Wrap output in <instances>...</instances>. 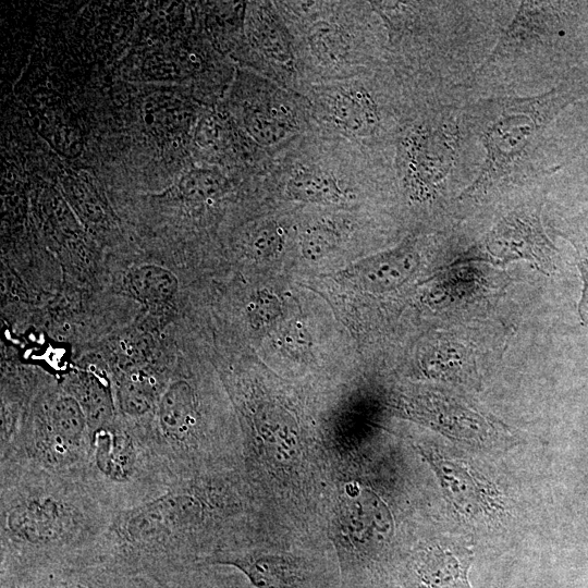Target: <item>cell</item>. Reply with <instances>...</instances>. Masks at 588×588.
Segmentation results:
<instances>
[{"label":"cell","mask_w":588,"mask_h":588,"mask_svg":"<svg viewBox=\"0 0 588 588\" xmlns=\"http://www.w3.org/2000/svg\"><path fill=\"white\" fill-rule=\"evenodd\" d=\"M113 515L82 475L0 464L4 572L85 564Z\"/></svg>","instance_id":"obj_1"},{"label":"cell","mask_w":588,"mask_h":588,"mask_svg":"<svg viewBox=\"0 0 588 588\" xmlns=\"http://www.w3.org/2000/svg\"><path fill=\"white\" fill-rule=\"evenodd\" d=\"M201 477L115 513L90 558L123 569H170L198 549L226 515L224 492Z\"/></svg>","instance_id":"obj_2"},{"label":"cell","mask_w":588,"mask_h":588,"mask_svg":"<svg viewBox=\"0 0 588 588\" xmlns=\"http://www.w3.org/2000/svg\"><path fill=\"white\" fill-rule=\"evenodd\" d=\"M569 101L568 91L555 87L537 96L495 97L471 105L466 119L486 157L480 173L462 198L483 195L509 177Z\"/></svg>","instance_id":"obj_3"},{"label":"cell","mask_w":588,"mask_h":588,"mask_svg":"<svg viewBox=\"0 0 588 588\" xmlns=\"http://www.w3.org/2000/svg\"><path fill=\"white\" fill-rule=\"evenodd\" d=\"M82 477L113 514L149 501L176 482L143 428L119 416L91 433Z\"/></svg>","instance_id":"obj_4"},{"label":"cell","mask_w":588,"mask_h":588,"mask_svg":"<svg viewBox=\"0 0 588 588\" xmlns=\"http://www.w3.org/2000/svg\"><path fill=\"white\" fill-rule=\"evenodd\" d=\"M90 441L79 402L63 387L53 388L38 395L26 412L13 445L0 456V463L82 475Z\"/></svg>","instance_id":"obj_5"},{"label":"cell","mask_w":588,"mask_h":588,"mask_svg":"<svg viewBox=\"0 0 588 588\" xmlns=\"http://www.w3.org/2000/svg\"><path fill=\"white\" fill-rule=\"evenodd\" d=\"M457 138L452 122L422 123L405 134L399 145V169L412 199L434 197L452 168Z\"/></svg>","instance_id":"obj_6"},{"label":"cell","mask_w":588,"mask_h":588,"mask_svg":"<svg viewBox=\"0 0 588 588\" xmlns=\"http://www.w3.org/2000/svg\"><path fill=\"white\" fill-rule=\"evenodd\" d=\"M413 414L443 436L468 446L504 449L514 441L502 424L453 395L420 396L414 403Z\"/></svg>","instance_id":"obj_7"},{"label":"cell","mask_w":588,"mask_h":588,"mask_svg":"<svg viewBox=\"0 0 588 588\" xmlns=\"http://www.w3.org/2000/svg\"><path fill=\"white\" fill-rule=\"evenodd\" d=\"M419 453L433 470L444 497L462 516L489 520L505 510L502 494L467 462L433 448H419Z\"/></svg>","instance_id":"obj_8"},{"label":"cell","mask_w":588,"mask_h":588,"mask_svg":"<svg viewBox=\"0 0 588 588\" xmlns=\"http://www.w3.org/2000/svg\"><path fill=\"white\" fill-rule=\"evenodd\" d=\"M495 260L526 259L544 272L554 267L555 248L548 238L537 210L516 209L500 219L483 241Z\"/></svg>","instance_id":"obj_9"},{"label":"cell","mask_w":588,"mask_h":588,"mask_svg":"<svg viewBox=\"0 0 588 588\" xmlns=\"http://www.w3.org/2000/svg\"><path fill=\"white\" fill-rule=\"evenodd\" d=\"M419 252L412 241L371 255L344 268L339 278L360 291L382 294L397 290L417 272Z\"/></svg>","instance_id":"obj_10"},{"label":"cell","mask_w":588,"mask_h":588,"mask_svg":"<svg viewBox=\"0 0 588 588\" xmlns=\"http://www.w3.org/2000/svg\"><path fill=\"white\" fill-rule=\"evenodd\" d=\"M550 2L523 1L512 22L500 36L483 68L539 47L555 34L559 16Z\"/></svg>","instance_id":"obj_11"},{"label":"cell","mask_w":588,"mask_h":588,"mask_svg":"<svg viewBox=\"0 0 588 588\" xmlns=\"http://www.w3.org/2000/svg\"><path fill=\"white\" fill-rule=\"evenodd\" d=\"M473 561L474 552L466 544L430 546L414 561L406 588H471L468 572Z\"/></svg>","instance_id":"obj_12"},{"label":"cell","mask_w":588,"mask_h":588,"mask_svg":"<svg viewBox=\"0 0 588 588\" xmlns=\"http://www.w3.org/2000/svg\"><path fill=\"white\" fill-rule=\"evenodd\" d=\"M329 112L338 127L357 137L371 136L379 127L377 105L364 87L335 90L329 97Z\"/></svg>","instance_id":"obj_13"},{"label":"cell","mask_w":588,"mask_h":588,"mask_svg":"<svg viewBox=\"0 0 588 588\" xmlns=\"http://www.w3.org/2000/svg\"><path fill=\"white\" fill-rule=\"evenodd\" d=\"M130 295L146 306L171 303L179 291V280L170 269L155 264L133 266L125 275Z\"/></svg>","instance_id":"obj_14"},{"label":"cell","mask_w":588,"mask_h":588,"mask_svg":"<svg viewBox=\"0 0 588 588\" xmlns=\"http://www.w3.org/2000/svg\"><path fill=\"white\" fill-rule=\"evenodd\" d=\"M285 193L293 200L318 205H336L348 198L346 191L332 174L307 168L292 174Z\"/></svg>","instance_id":"obj_15"},{"label":"cell","mask_w":588,"mask_h":588,"mask_svg":"<svg viewBox=\"0 0 588 588\" xmlns=\"http://www.w3.org/2000/svg\"><path fill=\"white\" fill-rule=\"evenodd\" d=\"M213 562L237 567L258 588H285L294 578L291 565L275 556L228 554Z\"/></svg>","instance_id":"obj_16"},{"label":"cell","mask_w":588,"mask_h":588,"mask_svg":"<svg viewBox=\"0 0 588 588\" xmlns=\"http://www.w3.org/2000/svg\"><path fill=\"white\" fill-rule=\"evenodd\" d=\"M462 353L461 346L456 347L450 343L438 344L422 355L421 370L430 378L468 384L473 379V369Z\"/></svg>","instance_id":"obj_17"},{"label":"cell","mask_w":588,"mask_h":588,"mask_svg":"<svg viewBox=\"0 0 588 588\" xmlns=\"http://www.w3.org/2000/svg\"><path fill=\"white\" fill-rule=\"evenodd\" d=\"M248 118L250 132L257 140L266 145L278 143L289 132L285 112L277 108L257 109Z\"/></svg>","instance_id":"obj_18"},{"label":"cell","mask_w":588,"mask_h":588,"mask_svg":"<svg viewBox=\"0 0 588 588\" xmlns=\"http://www.w3.org/2000/svg\"><path fill=\"white\" fill-rule=\"evenodd\" d=\"M340 242L338 231L328 223L307 228L301 235L299 248L308 261H318L331 254Z\"/></svg>","instance_id":"obj_19"},{"label":"cell","mask_w":588,"mask_h":588,"mask_svg":"<svg viewBox=\"0 0 588 588\" xmlns=\"http://www.w3.org/2000/svg\"><path fill=\"white\" fill-rule=\"evenodd\" d=\"M79 577L71 578L64 588H133L122 569L101 563L86 564Z\"/></svg>","instance_id":"obj_20"},{"label":"cell","mask_w":588,"mask_h":588,"mask_svg":"<svg viewBox=\"0 0 588 588\" xmlns=\"http://www.w3.org/2000/svg\"><path fill=\"white\" fill-rule=\"evenodd\" d=\"M281 314V301L278 295L267 289L259 290L248 302L246 315L254 329L269 326Z\"/></svg>","instance_id":"obj_21"},{"label":"cell","mask_w":588,"mask_h":588,"mask_svg":"<svg viewBox=\"0 0 588 588\" xmlns=\"http://www.w3.org/2000/svg\"><path fill=\"white\" fill-rule=\"evenodd\" d=\"M284 245L285 230L275 223H268L253 234L248 249L250 257L268 259L277 256Z\"/></svg>","instance_id":"obj_22"},{"label":"cell","mask_w":588,"mask_h":588,"mask_svg":"<svg viewBox=\"0 0 588 588\" xmlns=\"http://www.w3.org/2000/svg\"><path fill=\"white\" fill-rule=\"evenodd\" d=\"M282 347L294 356L306 355L311 347V338L299 321L289 323L281 334Z\"/></svg>","instance_id":"obj_23"},{"label":"cell","mask_w":588,"mask_h":588,"mask_svg":"<svg viewBox=\"0 0 588 588\" xmlns=\"http://www.w3.org/2000/svg\"><path fill=\"white\" fill-rule=\"evenodd\" d=\"M577 268L583 281V291L577 309L580 320L588 326V258H581L577 264Z\"/></svg>","instance_id":"obj_24"},{"label":"cell","mask_w":588,"mask_h":588,"mask_svg":"<svg viewBox=\"0 0 588 588\" xmlns=\"http://www.w3.org/2000/svg\"><path fill=\"white\" fill-rule=\"evenodd\" d=\"M2 588H60L53 581L46 578H25L10 581V584L2 585Z\"/></svg>","instance_id":"obj_25"}]
</instances>
